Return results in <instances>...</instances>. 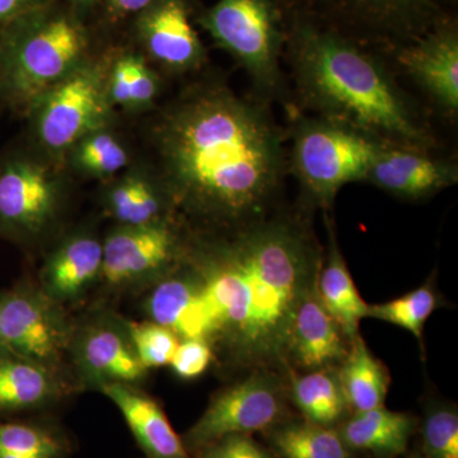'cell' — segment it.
Masks as SVG:
<instances>
[{"label": "cell", "mask_w": 458, "mask_h": 458, "mask_svg": "<svg viewBox=\"0 0 458 458\" xmlns=\"http://www.w3.org/2000/svg\"><path fill=\"white\" fill-rule=\"evenodd\" d=\"M321 265L318 243L300 219L265 214L195 252L188 270L200 291L214 355L250 372H286L295 313Z\"/></svg>", "instance_id": "1"}, {"label": "cell", "mask_w": 458, "mask_h": 458, "mask_svg": "<svg viewBox=\"0 0 458 458\" xmlns=\"http://www.w3.org/2000/svg\"><path fill=\"white\" fill-rule=\"evenodd\" d=\"M176 197L201 216L236 225L264 216L283 172L282 141L260 107L216 89L181 105L162 135Z\"/></svg>", "instance_id": "2"}, {"label": "cell", "mask_w": 458, "mask_h": 458, "mask_svg": "<svg viewBox=\"0 0 458 458\" xmlns=\"http://www.w3.org/2000/svg\"><path fill=\"white\" fill-rule=\"evenodd\" d=\"M298 82L330 122L384 143L420 148L428 135L382 66L348 41L303 29L294 44Z\"/></svg>", "instance_id": "3"}, {"label": "cell", "mask_w": 458, "mask_h": 458, "mask_svg": "<svg viewBox=\"0 0 458 458\" xmlns=\"http://www.w3.org/2000/svg\"><path fill=\"white\" fill-rule=\"evenodd\" d=\"M86 47L73 17L31 9L0 32V93L17 105L35 101L72 73Z\"/></svg>", "instance_id": "4"}, {"label": "cell", "mask_w": 458, "mask_h": 458, "mask_svg": "<svg viewBox=\"0 0 458 458\" xmlns=\"http://www.w3.org/2000/svg\"><path fill=\"white\" fill-rule=\"evenodd\" d=\"M384 141L330 120H303L294 132L295 174L318 203L330 204L346 183L366 180Z\"/></svg>", "instance_id": "5"}, {"label": "cell", "mask_w": 458, "mask_h": 458, "mask_svg": "<svg viewBox=\"0 0 458 458\" xmlns=\"http://www.w3.org/2000/svg\"><path fill=\"white\" fill-rule=\"evenodd\" d=\"M288 386L282 373L251 370L212 397L203 415L181 436L192 457L232 434L264 433L291 418Z\"/></svg>", "instance_id": "6"}, {"label": "cell", "mask_w": 458, "mask_h": 458, "mask_svg": "<svg viewBox=\"0 0 458 458\" xmlns=\"http://www.w3.org/2000/svg\"><path fill=\"white\" fill-rule=\"evenodd\" d=\"M72 334L62 304L41 288L18 285L2 295L0 351L13 352L57 373L71 348Z\"/></svg>", "instance_id": "7"}, {"label": "cell", "mask_w": 458, "mask_h": 458, "mask_svg": "<svg viewBox=\"0 0 458 458\" xmlns=\"http://www.w3.org/2000/svg\"><path fill=\"white\" fill-rule=\"evenodd\" d=\"M210 35L262 89L279 84V36L269 0H218L204 17Z\"/></svg>", "instance_id": "8"}, {"label": "cell", "mask_w": 458, "mask_h": 458, "mask_svg": "<svg viewBox=\"0 0 458 458\" xmlns=\"http://www.w3.org/2000/svg\"><path fill=\"white\" fill-rule=\"evenodd\" d=\"M105 113L98 75L89 69L72 72L47 92L38 116V134L51 150L71 147L95 128Z\"/></svg>", "instance_id": "9"}, {"label": "cell", "mask_w": 458, "mask_h": 458, "mask_svg": "<svg viewBox=\"0 0 458 458\" xmlns=\"http://www.w3.org/2000/svg\"><path fill=\"white\" fill-rule=\"evenodd\" d=\"M55 183L41 165L13 159L0 167V234L40 233L56 212Z\"/></svg>", "instance_id": "10"}, {"label": "cell", "mask_w": 458, "mask_h": 458, "mask_svg": "<svg viewBox=\"0 0 458 458\" xmlns=\"http://www.w3.org/2000/svg\"><path fill=\"white\" fill-rule=\"evenodd\" d=\"M176 236L156 222L114 232L104 245L102 279L113 288H126L162 273L177 255Z\"/></svg>", "instance_id": "11"}, {"label": "cell", "mask_w": 458, "mask_h": 458, "mask_svg": "<svg viewBox=\"0 0 458 458\" xmlns=\"http://www.w3.org/2000/svg\"><path fill=\"white\" fill-rule=\"evenodd\" d=\"M73 358L83 378L98 388L110 384L137 385L147 375L125 321H99L81 330L74 340Z\"/></svg>", "instance_id": "12"}, {"label": "cell", "mask_w": 458, "mask_h": 458, "mask_svg": "<svg viewBox=\"0 0 458 458\" xmlns=\"http://www.w3.org/2000/svg\"><path fill=\"white\" fill-rule=\"evenodd\" d=\"M349 346L351 343L342 328L319 300L316 282L295 313L286 351L288 369L306 373L337 369L345 360Z\"/></svg>", "instance_id": "13"}, {"label": "cell", "mask_w": 458, "mask_h": 458, "mask_svg": "<svg viewBox=\"0 0 458 458\" xmlns=\"http://www.w3.org/2000/svg\"><path fill=\"white\" fill-rule=\"evenodd\" d=\"M457 168L426 155L420 148L386 144L366 180L401 198L420 199L457 182Z\"/></svg>", "instance_id": "14"}, {"label": "cell", "mask_w": 458, "mask_h": 458, "mask_svg": "<svg viewBox=\"0 0 458 458\" xmlns=\"http://www.w3.org/2000/svg\"><path fill=\"white\" fill-rule=\"evenodd\" d=\"M99 391L114 403L147 458H194L158 401L135 385L110 384Z\"/></svg>", "instance_id": "15"}, {"label": "cell", "mask_w": 458, "mask_h": 458, "mask_svg": "<svg viewBox=\"0 0 458 458\" xmlns=\"http://www.w3.org/2000/svg\"><path fill=\"white\" fill-rule=\"evenodd\" d=\"M140 32L148 51L174 69L198 65L203 47L181 0H155L143 11Z\"/></svg>", "instance_id": "16"}, {"label": "cell", "mask_w": 458, "mask_h": 458, "mask_svg": "<svg viewBox=\"0 0 458 458\" xmlns=\"http://www.w3.org/2000/svg\"><path fill=\"white\" fill-rule=\"evenodd\" d=\"M400 63L430 98L451 114L458 111V38L442 30L403 50Z\"/></svg>", "instance_id": "17"}, {"label": "cell", "mask_w": 458, "mask_h": 458, "mask_svg": "<svg viewBox=\"0 0 458 458\" xmlns=\"http://www.w3.org/2000/svg\"><path fill=\"white\" fill-rule=\"evenodd\" d=\"M418 424L415 415L382 406L352 412L336 429L345 445L360 458H399L408 454Z\"/></svg>", "instance_id": "18"}, {"label": "cell", "mask_w": 458, "mask_h": 458, "mask_svg": "<svg viewBox=\"0 0 458 458\" xmlns=\"http://www.w3.org/2000/svg\"><path fill=\"white\" fill-rule=\"evenodd\" d=\"M56 372L13 352L0 351V418L29 414L64 397Z\"/></svg>", "instance_id": "19"}, {"label": "cell", "mask_w": 458, "mask_h": 458, "mask_svg": "<svg viewBox=\"0 0 458 458\" xmlns=\"http://www.w3.org/2000/svg\"><path fill=\"white\" fill-rule=\"evenodd\" d=\"M102 260L104 245L96 238H72L45 265L40 288L56 303L73 302L101 276Z\"/></svg>", "instance_id": "20"}, {"label": "cell", "mask_w": 458, "mask_h": 458, "mask_svg": "<svg viewBox=\"0 0 458 458\" xmlns=\"http://www.w3.org/2000/svg\"><path fill=\"white\" fill-rule=\"evenodd\" d=\"M146 309L150 321L170 328L181 340L207 336L203 300L189 270L159 280L148 295Z\"/></svg>", "instance_id": "21"}, {"label": "cell", "mask_w": 458, "mask_h": 458, "mask_svg": "<svg viewBox=\"0 0 458 458\" xmlns=\"http://www.w3.org/2000/svg\"><path fill=\"white\" fill-rule=\"evenodd\" d=\"M328 251L327 262L321 265L318 278L319 300L333 316L344 335L352 343L360 335L361 319L369 316V304L361 298L342 251L337 246L335 232L327 219Z\"/></svg>", "instance_id": "22"}, {"label": "cell", "mask_w": 458, "mask_h": 458, "mask_svg": "<svg viewBox=\"0 0 458 458\" xmlns=\"http://www.w3.org/2000/svg\"><path fill=\"white\" fill-rule=\"evenodd\" d=\"M288 386L289 401L300 411L301 418L318 426L336 428L352 410L340 382L337 369H327L295 375Z\"/></svg>", "instance_id": "23"}, {"label": "cell", "mask_w": 458, "mask_h": 458, "mask_svg": "<svg viewBox=\"0 0 458 458\" xmlns=\"http://www.w3.org/2000/svg\"><path fill=\"white\" fill-rule=\"evenodd\" d=\"M278 458H360L345 445L336 428L291 417L261 433Z\"/></svg>", "instance_id": "24"}, {"label": "cell", "mask_w": 458, "mask_h": 458, "mask_svg": "<svg viewBox=\"0 0 458 458\" xmlns=\"http://www.w3.org/2000/svg\"><path fill=\"white\" fill-rule=\"evenodd\" d=\"M340 382L352 412L385 406L390 376L360 335L352 340L345 360L337 369Z\"/></svg>", "instance_id": "25"}, {"label": "cell", "mask_w": 458, "mask_h": 458, "mask_svg": "<svg viewBox=\"0 0 458 458\" xmlns=\"http://www.w3.org/2000/svg\"><path fill=\"white\" fill-rule=\"evenodd\" d=\"M0 450L27 458H68L72 442L50 421L0 420Z\"/></svg>", "instance_id": "26"}, {"label": "cell", "mask_w": 458, "mask_h": 458, "mask_svg": "<svg viewBox=\"0 0 458 458\" xmlns=\"http://www.w3.org/2000/svg\"><path fill=\"white\" fill-rule=\"evenodd\" d=\"M439 306V295L433 284H424L390 302L369 304V316L396 325L411 333L423 344L428 318Z\"/></svg>", "instance_id": "27"}, {"label": "cell", "mask_w": 458, "mask_h": 458, "mask_svg": "<svg viewBox=\"0 0 458 458\" xmlns=\"http://www.w3.org/2000/svg\"><path fill=\"white\" fill-rule=\"evenodd\" d=\"M417 433L423 458H458V411L454 403L430 401Z\"/></svg>", "instance_id": "28"}, {"label": "cell", "mask_w": 458, "mask_h": 458, "mask_svg": "<svg viewBox=\"0 0 458 458\" xmlns=\"http://www.w3.org/2000/svg\"><path fill=\"white\" fill-rule=\"evenodd\" d=\"M110 208L117 221L138 227L158 222L161 201L146 181L129 179L111 192Z\"/></svg>", "instance_id": "29"}, {"label": "cell", "mask_w": 458, "mask_h": 458, "mask_svg": "<svg viewBox=\"0 0 458 458\" xmlns=\"http://www.w3.org/2000/svg\"><path fill=\"white\" fill-rule=\"evenodd\" d=\"M135 352L147 369L170 366L181 342L179 336L155 321L126 322Z\"/></svg>", "instance_id": "30"}, {"label": "cell", "mask_w": 458, "mask_h": 458, "mask_svg": "<svg viewBox=\"0 0 458 458\" xmlns=\"http://www.w3.org/2000/svg\"><path fill=\"white\" fill-rule=\"evenodd\" d=\"M78 162L84 170L106 176L122 170L128 164L126 150L111 135L90 134L81 143Z\"/></svg>", "instance_id": "31"}, {"label": "cell", "mask_w": 458, "mask_h": 458, "mask_svg": "<svg viewBox=\"0 0 458 458\" xmlns=\"http://www.w3.org/2000/svg\"><path fill=\"white\" fill-rule=\"evenodd\" d=\"M214 358L209 343L203 339H183L172 357L170 367L180 378H198L209 369Z\"/></svg>", "instance_id": "32"}, {"label": "cell", "mask_w": 458, "mask_h": 458, "mask_svg": "<svg viewBox=\"0 0 458 458\" xmlns=\"http://www.w3.org/2000/svg\"><path fill=\"white\" fill-rule=\"evenodd\" d=\"M194 458H278L250 434H232L201 448Z\"/></svg>", "instance_id": "33"}, {"label": "cell", "mask_w": 458, "mask_h": 458, "mask_svg": "<svg viewBox=\"0 0 458 458\" xmlns=\"http://www.w3.org/2000/svg\"><path fill=\"white\" fill-rule=\"evenodd\" d=\"M129 75H131V105H144L152 101L157 93V82L152 72L141 60L128 56Z\"/></svg>", "instance_id": "34"}, {"label": "cell", "mask_w": 458, "mask_h": 458, "mask_svg": "<svg viewBox=\"0 0 458 458\" xmlns=\"http://www.w3.org/2000/svg\"><path fill=\"white\" fill-rule=\"evenodd\" d=\"M110 95L113 101L120 105H131V75H129L128 56L114 65L110 82Z\"/></svg>", "instance_id": "35"}, {"label": "cell", "mask_w": 458, "mask_h": 458, "mask_svg": "<svg viewBox=\"0 0 458 458\" xmlns=\"http://www.w3.org/2000/svg\"><path fill=\"white\" fill-rule=\"evenodd\" d=\"M41 5V0H0V32L18 17Z\"/></svg>", "instance_id": "36"}, {"label": "cell", "mask_w": 458, "mask_h": 458, "mask_svg": "<svg viewBox=\"0 0 458 458\" xmlns=\"http://www.w3.org/2000/svg\"><path fill=\"white\" fill-rule=\"evenodd\" d=\"M155 0H114L111 7L120 13H135V12H143Z\"/></svg>", "instance_id": "37"}, {"label": "cell", "mask_w": 458, "mask_h": 458, "mask_svg": "<svg viewBox=\"0 0 458 458\" xmlns=\"http://www.w3.org/2000/svg\"><path fill=\"white\" fill-rule=\"evenodd\" d=\"M361 2L379 9H400L414 5L421 0H361Z\"/></svg>", "instance_id": "38"}, {"label": "cell", "mask_w": 458, "mask_h": 458, "mask_svg": "<svg viewBox=\"0 0 458 458\" xmlns=\"http://www.w3.org/2000/svg\"><path fill=\"white\" fill-rule=\"evenodd\" d=\"M0 458H27L23 456H18V454H11V452H5L0 450Z\"/></svg>", "instance_id": "39"}, {"label": "cell", "mask_w": 458, "mask_h": 458, "mask_svg": "<svg viewBox=\"0 0 458 458\" xmlns=\"http://www.w3.org/2000/svg\"><path fill=\"white\" fill-rule=\"evenodd\" d=\"M399 458H423L420 454H419L418 450L408 452V454H403Z\"/></svg>", "instance_id": "40"}, {"label": "cell", "mask_w": 458, "mask_h": 458, "mask_svg": "<svg viewBox=\"0 0 458 458\" xmlns=\"http://www.w3.org/2000/svg\"><path fill=\"white\" fill-rule=\"evenodd\" d=\"M73 3H77V4H89V3H92L93 0H72Z\"/></svg>", "instance_id": "41"}, {"label": "cell", "mask_w": 458, "mask_h": 458, "mask_svg": "<svg viewBox=\"0 0 458 458\" xmlns=\"http://www.w3.org/2000/svg\"><path fill=\"white\" fill-rule=\"evenodd\" d=\"M2 295L3 294H0V306H2Z\"/></svg>", "instance_id": "42"}, {"label": "cell", "mask_w": 458, "mask_h": 458, "mask_svg": "<svg viewBox=\"0 0 458 458\" xmlns=\"http://www.w3.org/2000/svg\"><path fill=\"white\" fill-rule=\"evenodd\" d=\"M108 2H110V4H111V3H113V2H114V0H108Z\"/></svg>", "instance_id": "43"}]
</instances>
